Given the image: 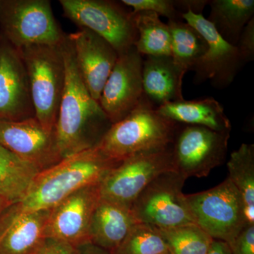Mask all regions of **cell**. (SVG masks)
I'll return each mask as SVG.
<instances>
[{
  "label": "cell",
  "instance_id": "cell-18",
  "mask_svg": "<svg viewBox=\"0 0 254 254\" xmlns=\"http://www.w3.org/2000/svg\"><path fill=\"white\" fill-rule=\"evenodd\" d=\"M136 222L131 208L100 197L90 224V242L113 253Z\"/></svg>",
  "mask_w": 254,
  "mask_h": 254
},
{
  "label": "cell",
  "instance_id": "cell-32",
  "mask_svg": "<svg viewBox=\"0 0 254 254\" xmlns=\"http://www.w3.org/2000/svg\"><path fill=\"white\" fill-rule=\"evenodd\" d=\"M177 10L182 14L188 11L195 14H202L205 6L208 4V0H175Z\"/></svg>",
  "mask_w": 254,
  "mask_h": 254
},
{
  "label": "cell",
  "instance_id": "cell-36",
  "mask_svg": "<svg viewBox=\"0 0 254 254\" xmlns=\"http://www.w3.org/2000/svg\"><path fill=\"white\" fill-rule=\"evenodd\" d=\"M2 223H1V222H0V237H1V235H2V233L3 232H4V226H2Z\"/></svg>",
  "mask_w": 254,
  "mask_h": 254
},
{
  "label": "cell",
  "instance_id": "cell-22",
  "mask_svg": "<svg viewBox=\"0 0 254 254\" xmlns=\"http://www.w3.org/2000/svg\"><path fill=\"white\" fill-rule=\"evenodd\" d=\"M40 172L0 145V196L12 204L18 203Z\"/></svg>",
  "mask_w": 254,
  "mask_h": 254
},
{
  "label": "cell",
  "instance_id": "cell-21",
  "mask_svg": "<svg viewBox=\"0 0 254 254\" xmlns=\"http://www.w3.org/2000/svg\"><path fill=\"white\" fill-rule=\"evenodd\" d=\"M208 21L220 36L236 46L241 33L254 18V0H212Z\"/></svg>",
  "mask_w": 254,
  "mask_h": 254
},
{
  "label": "cell",
  "instance_id": "cell-6",
  "mask_svg": "<svg viewBox=\"0 0 254 254\" xmlns=\"http://www.w3.org/2000/svg\"><path fill=\"white\" fill-rule=\"evenodd\" d=\"M185 197L195 225L213 240L230 246L247 225L242 195L228 178L213 188Z\"/></svg>",
  "mask_w": 254,
  "mask_h": 254
},
{
  "label": "cell",
  "instance_id": "cell-4",
  "mask_svg": "<svg viewBox=\"0 0 254 254\" xmlns=\"http://www.w3.org/2000/svg\"><path fill=\"white\" fill-rule=\"evenodd\" d=\"M61 43L18 50L27 72L35 118L52 132H56L66 77Z\"/></svg>",
  "mask_w": 254,
  "mask_h": 254
},
{
  "label": "cell",
  "instance_id": "cell-3",
  "mask_svg": "<svg viewBox=\"0 0 254 254\" xmlns=\"http://www.w3.org/2000/svg\"><path fill=\"white\" fill-rule=\"evenodd\" d=\"M178 125L160 115L143 95L138 106L113 124L96 147L107 158L120 163L133 155L171 146Z\"/></svg>",
  "mask_w": 254,
  "mask_h": 254
},
{
  "label": "cell",
  "instance_id": "cell-27",
  "mask_svg": "<svg viewBox=\"0 0 254 254\" xmlns=\"http://www.w3.org/2000/svg\"><path fill=\"white\" fill-rule=\"evenodd\" d=\"M158 229L136 222L113 254H168Z\"/></svg>",
  "mask_w": 254,
  "mask_h": 254
},
{
  "label": "cell",
  "instance_id": "cell-8",
  "mask_svg": "<svg viewBox=\"0 0 254 254\" xmlns=\"http://www.w3.org/2000/svg\"><path fill=\"white\" fill-rule=\"evenodd\" d=\"M186 180L174 170L156 177L132 203L136 221L158 229L195 224L182 192Z\"/></svg>",
  "mask_w": 254,
  "mask_h": 254
},
{
  "label": "cell",
  "instance_id": "cell-30",
  "mask_svg": "<svg viewBox=\"0 0 254 254\" xmlns=\"http://www.w3.org/2000/svg\"><path fill=\"white\" fill-rule=\"evenodd\" d=\"M230 247L232 254H254V225H247Z\"/></svg>",
  "mask_w": 254,
  "mask_h": 254
},
{
  "label": "cell",
  "instance_id": "cell-20",
  "mask_svg": "<svg viewBox=\"0 0 254 254\" xmlns=\"http://www.w3.org/2000/svg\"><path fill=\"white\" fill-rule=\"evenodd\" d=\"M51 210L19 215L12 220L0 237V254H33L46 237Z\"/></svg>",
  "mask_w": 254,
  "mask_h": 254
},
{
  "label": "cell",
  "instance_id": "cell-26",
  "mask_svg": "<svg viewBox=\"0 0 254 254\" xmlns=\"http://www.w3.org/2000/svg\"><path fill=\"white\" fill-rule=\"evenodd\" d=\"M157 229L165 241L170 254H207L213 241L195 224Z\"/></svg>",
  "mask_w": 254,
  "mask_h": 254
},
{
  "label": "cell",
  "instance_id": "cell-5",
  "mask_svg": "<svg viewBox=\"0 0 254 254\" xmlns=\"http://www.w3.org/2000/svg\"><path fill=\"white\" fill-rule=\"evenodd\" d=\"M0 33L17 50L58 46L66 36L55 19L49 0H1Z\"/></svg>",
  "mask_w": 254,
  "mask_h": 254
},
{
  "label": "cell",
  "instance_id": "cell-24",
  "mask_svg": "<svg viewBox=\"0 0 254 254\" xmlns=\"http://www.w3.org/2000/svg\"><path fill=\"white\" fill-rule=\"evenodd\" d=\"M171 34V57L185 73L193 71L207 49L201 34L184 20L168 21Z\"/></svg>",
  "mask_w": 254,
  "mask_h": 254
},
{
  "label": "cell",
  "instance_id": "cell-15",
  "mask_svg": "<svg viewBox=\"0 0 254 254\" xmlns=\"http://www.w3.org/2000/svg\"><path fill=\"white\" fill-rule=\"evenodd\" d=\"M32 118H35V111L22 58L0 33V120Z\"/></svg>",
  "mask_w": 254,
  "mask_h": 254
},
{
  "label": "cell",
  "instance_id": "cell-25",
  "mask_svg": "<svg viewBox=\"0 0 254 254\" xmlns=\"http://www.w3.org/2000/svg\"><path fill=\"white\" fill-rule=\"evenodd\" d=\"M133 14L138 33L134 45L137 51L145 56H171V34L168 23L151 11Z\"/></svg>",
  "mask_w": 254,
  "mask_h": 254
},
{
  "label": "cell",
  "instance_id": "cell-38",
  "mask_svg": "<svg viewBox=\"0 0 254 254\" xmlns=\"http://www.w3.org/2000/svg\"></svg>",
  "mask_w": 254,
  "mask_h": 254
},
{
  "label": "cell",
  "instance_id": "cell-2",
  "mask_svg": "<svg viewBox=\"0 0 254 254\" xmlns=\"http://www.w3.org/2000/svg\"><path fill=\"white\" fill-rule=\"evenodd\" d=\"M120 163L107 158L96 146L64 158L40 172L22 199L5 213L12 220L24 213L52 210L80 189L100 184Z\"/></svg>",
  "mask_w": 254,
  "mask_h": 254
},
{
  "label": "cell",
  "instance_id": "cell-33",
  "mask_svg": "<svg viewBox=\"0 0 254 254\" xmlns=\"http://www.w3.org/2000/svg\"><path fill=\"white\" fill-rule=\"evenodd\" d=\"M207 254H232V252L226 242L213 240Z\"/></svg>",
  "mask_w": 254,
  "mask_h": 254
},
{
  "label": "cell",
  "instance_id": "cell-12",
  "mask_svg": "<svg viewBox=\"0 0 254 254\" xmlns=\"http://www.w3.org/2000/svg\"><path fill=\"white\" fill-rule=\"evenodd\" d=\"M142 66V55L135 46L119 55L99 100L112 125L125 118L143 98Z\"/></svg>",
  "mask_w": 254,
  "mask_h": 254
},
{
  "label": "cell",
  "instance_id": "cell-14",
  "mask_svg": "<svg viewBox=\"0 0 254 254\" xmlns=\"http://www.w3.org/2000/svg\"><path fill=\"white\" fill-rule=\"evenodd\" d=\"M0 145L41 172L62 160L56 132L46 129L36 118L0 120Z\"/></svg>",
  "mask_w": 254,
  "mask_h": 254
},
{
  "label": "cell",
  "instance_id": "cell-9",
  "mask_svg": "<svg viewBox=\"0 0 254 254\" xmlns=\"http://www.w3.org/2000/svg\"><path fill=\"white\" fill-rule=\"evenodd\" d=\"M230 137V132L179 124L172 145L174 171L186 180L208 176L225 163Z\"/></svg>",
  "mask_w": 254,
  "mask_h": 254
},
{
  "label": "cell",
  "instance_id": "cell-31",
  "mask_svg": "<svg viewBox=\"0 0 254 254\" xmlns=\"http://www.w3.org/2000/svg\"><path fill=\"white\" fill-rule=\"evenodd\" d=\"M76 247L61 241L46 238L33 254H77Z\"/></svg>",
  "mask_w": 254,
  "mask_h": 254
},
{
  "label": "cell",
  "instance_id": "cell-29",
  "mask_svg": "<svg viewBox=\"0 0 254 254\" xmlns=\"http://www.w3.org/2000/svg\"><path fill=\"white\" fill-rule=\"evenodd\" d=\"M236 48L244 64L254 59V18L249 21L241 33Z\"/></svg>",
  "mask_w": 254,
  "mask_h": 254
},
{
  "label": "cell",
  "instance_id": "cell-13",
  "mask_svg": "<svg viewBox=\"0 0 254 254\" xmlns=\"http://www.w3.org/2000/svg\"><path fill=\"white\" fill-rule=\"evenodd\" d=\"M100 199V184L83 187L65 198L51 210L46 238L61 241L76 248L90 242V224Z\"/></svg>",
  "mask_w": 254,
  "mask_h": 254
},
{
  "label": "cell",
  "instance_id": "cell-7",
  "mask_svg": "<svg viewBox=\"0 0 254 254\" xmlns=\"http://www.w3.org/2000/svg\"><path fill=\"white\" fill-rule=\"evenodd\" d=\"M64 15L79 28L106 40L119 55L134 46L138 38L134 14L123 3L109 0H60Z\"/></svg>",
  "mask_w": 254,
  "mask_h": 254
},
{
  "label": "cell",
  "instance_id": "cell-28",
  "mask_svg": "<svg viewBox=\"0 0 254 254\" xmlns=\"http://www.w3.org/2000/svg\"><path fill=\"white\" fill-rule=\"evenodd\" d=\"M121 2L131 8L133 14L151 11L168 18V21L183 20L182 14L177 9L175 0H123Z\"/></svg>",
  "mask_w": 254,
  "mask_h": 254
},
{
  "label": "cell",
  "instance_id": "cell-17",
  "mask_svg": "<svg viewBox=\"0 0 254 254\" xmlns=\"http://www.w3.org/2000/svg\"><path fill=\"white\" fill-rule=\"evenodd\" d=\"M185 74L171 56H146L142 66L143 94L156 108L169 102L183 100Z\"/></svg>",
  "mask_w": 254,
  "mask_h": 254
},
{
  "label": "cell",
  "instance_id": "cell-23",
  "mask_svg": "<svg viewBox=\"0 0 254 254\" xmlns=\"http://www.w3.org/2000/svg\"><path fill=\"white\" fill-rule=\"evenodd\" d=\"M227 178L240 192L247 225H254V145L242 143L227 163Z\"/></svg>",
  "mask_w": 254,
  "mask_h": 254
},
{
  "label": "cell",
  "instance_id": "cell-37",
  "mask_svg": "<svg viewBox=\"0 0 254 254\" xmlns=\"http://www.w3.org/2000/svg\"><path fill=\"white\" fill-rule=\"evenodd\" d=\"M0 1H1V0H0Z\"/></svg>",
  "mask_w": 254,
  "mask_h": 254
},
{
  "label": "cell",
  "instance_id": "cell-35",
  "mask_svg": "<svg viewBox=\"0 0 254 254\" xmlns=\"http://www.w3.org/2000/svg\"><path fill=\"white\" fill-rule=\"evenodd\" d=\"M11 205H13L12 203H10L9 200L0 196V217Z\"/></svg>",
  "mask_w": 254,
  "mask_h": 254
},
{
  "label": "cell",
  "instance_id": "cell-11",
  "mask_svg": "<svg viewBox=\"0 0 254 254\" xmlns=\"http://www.w3.org/2000/svg\"><path fill=\"white\" fill-rule=\"evenodd\" d=\"M182 19L199 32L207 43L204 55L193 68V83L200 84L209 80L217 89L230 86L245 65L236 46L225 41L202 14L188 11L182 14Z\"/></svg>",
  "mask_w": 254,
  "mask_h": 254
},
{
  "label": "cell",
  "instance_id": "cell-10",
  "mask_svg": "<svg viewBox=\"0 0 254 254\" xmlns=\"http://www.w3.org/2000/svg\"><path fill=\"white\" fill-rule=\"evenodd\" d=\"M172 145L123 160L100 182V197L131 208L150 182L161 174L174 170Z\"/></svg>",
  "mask_w": 254,
  "mask_h": 254
},
{
  "label": "cell",
  "instance_id": "cell-34",
  "mask_svg": "<svg viewBox=\"0 0 254 254\" xmlns=\"http://www.w3.org/2000/svg\"><path fill=\"white\" fill-rule=\"evenodd\" d=\"M77 250V254H113L109 251L93 245L91 242L80 246Z\"/></svg>",
  "mask_w": 254,
  "mask_h": 254
},
{
  "label": "cell",
  "instance_id": "cell-19",
  "mask_svg": "<svg viewBox=\"0 0 254 254\" xmlns=\"http://www.w3.org/2000/svg\"><path fill=\"white\" fill-rule=\"evenodd\" d=\"M156 111L180 125L204 127L216 131H231V123L223 106L213 98L169 102L157 107Z\"/></svg>",
  "mask_w": 254,
  "mask_h": 254
},
{
  "label": "cell",
  "instance_id": "cell-16",
  "mask_svg": "<svg viewBox=\"0 0 254 254\" xmlns=\"http://www.w3.org/2000/svg\"><path fill=\"white\" fill-rule=\"evenodd\" d=\"M78 72L93 99L99 102L107 80L119 58L106 40L87 28L68 35Z\"/></svg>",
  "mask_w": 254,
  "mask_h": 254
},
{
  "label": "cell",
  "instance_id": "cell-1",
  "mask_svg": "<svg viewBox=\"0 0 254 254\" xmlns=\"http://www.w3.org/2000/svg\"><path fill=\"white\" fill-rule=\"evenodd\" d=\"M61 48L66 77L57 121L56 141L63 160L96 146L112 124L83 83L68 35Z\"/></svg>",
  "mask_w": 254,
  "mask_h": 254
}]
</instances>
